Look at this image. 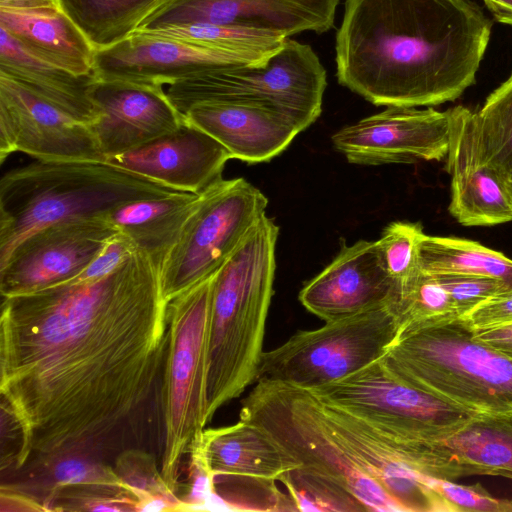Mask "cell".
Masks as SVG:
<instances>
[{
  "mask_svg": "<svg viewBox=\"0 0 512 512\" xmlns=\"http://www.w3.org/2000/svg\"><path fill=\"white\" fill-rule=\"evenodd\" d=\"M161 262L134 250L110 274L2 298V417L13 466L102 452L147 405L169 325Z\"/></svg>",
  "mask_w": 512,
  "mask_h": 512,
  "instance_id": "1",
  "label": "cell"
},
{
  "mask_svg": "<svg viewBox=\"0 0 512 512\" xmlns=\"http://www.w3.org/2000/svg\"><path fill=\"white\" fill-rule=\"evenodd\" d=\"M491 29L472 0H345L337 80L376 106L452 102L474 84Z\"/></svg>",
  "mask_w": 512,
  "mask_h": 512,
  "instance_id": "2",
  "label": "cell"
},
{
  "mask_svg": "<svg viewBox=\"0 0 512 512\" xmlns=\"http://www.w3.org/2000/svg\"><path fill=\"white\" fill-rule=\"evenodd\" d=\"M240 418L262 428L295 466L281 480L294 510L400 511L326 420L310 390L258 380Z\"/></svg>",
  "mask_w": 512,
  "mask_h": 512,
  "instance_id": "3",
  "label": "cell"
},
{
  "mask_svg": "<svg viewBox=\"0 0 512 512\" xmlns=\"http://www.w3.org/2000/svg\"><path fill=\"white\" fill-rule=\"evenodd\" d=\"M279 228L266 214L215 273L208 368V419L256 382L273 295Z\"/></svg>",
  "mask_w": 512,
  "mask_h": 512,
  "instance_id": "4",
  "label": "cell"
},
{
  "mask_svg": "<svg viewBox=\"0 0 512 512\" xmlns=\"http://www.w3.org/2000/svg\"><path fill=\"white\" fill-rule=\"evenodd\" d=\"M179 192L107 161L35 160L0 180V266L48 225L107 215L127 202Z\"/></svg>",
  "mask_w": 512,
  "mask_h": 512,
  "instance_id": "5",
  "label": "cell"
},
{
  "mask_svg": "<svg viewBox=\"0 0 512 512\" xmlns=\"http://www.w3.org/2000/svg\"><path fill=\"white\" fill-rule=\"evenodd\" d=\"M383 359L407 383L472 414H512V355L460 317L403 328Z\"/></svg>",
  "mask_w": 512,
  "mask_h": 512,
  "instance_id": "6",
  "label": "cell"
},
{
  "mask_svg": "<svg viewBox=\"0 0 512 512\" xmlns=\"http://www.w3.org/2000/svg\"><path fill=\"white\" fill-rule=\"evenodd\" d=\"M214 275L169 302L167 351L160 389V472L174 492L183 457L198 444L209 422L207 385Z\"/></svg>",
  "mask_w": 512,
  "mask_h": 512,
  "instance_id": "7",
  "label": "cell"
},
{
  "mask_svg": "<svg viewBox=\"0 0 512 512\" xmlns=\"http://www.w3.org/2000/svg\"><path fill=\"white\" fill-rule=\"evenodd\" d=\"M326 71L313 49L286 39L262 65L233 64L168 85V98L181 113L205 102H252L292 119L301 132L321 114Z\"/></svg>",
  "mask_w": 512,
  "mask_h": 512,
  "instance_id": "8",
  "label": "cell"
},
{
  "mask_svg": "<svg viewBox=\"0 0 512 512\" xmlns=\"http://www.w3.org/2000/svg\"><path fill=\"white\" fill-rule=\"evenodd\" d=\"M400 325L394 304H385L302 330L263 352L257 379L313 389L347 377L385 355Z\"/></svg>",
  "mask_w": 512,
  "mask_h": 512,
  "instance_id": "9",
  "label": "cell"
},
{
  "mask_svg": "<svg viewBox=\"0 0 512 512\" xmlns=\"http://www.w3.org/2000/svg\"><path fill=\"white\" fill-rule=\"evenodd\" d=\"M267 197L244 178L213 184L200 194L160 266L165 298L171 301L214 275L266 214Z\"/></svg>",
  "mask_w": 512,
  "mask_h": 512,
  "instance_id": "10",
  "label": "cell"
},
{
  "mask_svg": "<svg viewBox=\"0 0 512 512\" xmlns=\"http://www.w3.org/2000/svg\"><path fill=\"white\" fill-rule=\"evenodd\" d=\"M308 390L322 402L408 440L442 438L475 415L407 383L383 357L347 377Z\"/></svg>",
  "mask_w": 512,
  "mask_h": 512,
  "instance_id": "11",
  "label": "cell"
},
{
  "mask_svg": "<svg viewBox=\"0 0 512 512\" xmlns=\"http://www.w3.org/2000/svg\"><path fill=\"white\" fill-rule=\"evenodd\" d=\"M119 233L107 215L60 221L33 232L0 266L1 297L74 279Z\"/></svg>",
  "mask_w": 512,
  "mask_h": 512,
  "instance_id": "12",
  "label": "cell"
},
{
  "mask_svg": "<svg viewBox=\"0 0 512 512\" xmlns=\"http://www.w3.org/2000/svg\"><path fill=\"white\" fill-rule=\"evenodd\" d=\"M331 139L353 164L441 161L449 148L450 111L390 106L341 128Z\"/></svg>",
  "mask_w": 512,
  "mask_h": 512,
  "instance_id": "13",
  "label": "cell"
},
{
  "mask_svg": "<svg viewBox=\"0 0 512 512\" xmlns=\"http://www.w3.org/2000/svg\"><path fill=\"white\" fill-rule=\"evenodd\" d=\"M15 152L45 161H107L90 125L0 74V162Z\"/></svg>",
  "mask_w": 512,
  "mask_h": 512,
  "instance_id": "14",
  "label": "cell"
},
{
  "mask_svg": "<svg viewBox=\"0 0 512 512\" xmlns=\"http://www.w3.org/2000/svg\"><path fill=\"white\" fill-rule=\"evenodd\" d=\"M340 0H165L138 30L186 24H224L286 38L331 29Z\"/></svg>",
  "mask_w": 512,
  "mask_h": 512,
  "instance_id": "15",
  "label": "cell"
},
{
  "mask_svg": "<svg viewBox=\"0 0 512 512\" xmlns=\"http://www.w3.org/2000/svg\"><path fill=\"white\" fill-rule=\"evenodd\" d=\"M450 111L446 171L451 178L448 210L463 226H494L512 221L504 181L488 161L476 112L464 106Z\"/></svg>",
  "mask_w": 512,
  "mask_h": 512,
  "instance_id": "16",
  "label": "cell"
},
{
  "mask_svg": "<svg viewBox=\"0 0 512 512\" xmlns=\"http://www.w3.org/2000/svg\"><path fill=\"white\" fill-rule=\"evenodd\" d=\"M399 285L384 268L376 241L343 245L336 257L299 292L307 311L325 322L395 304Z\"/></svg>",
  "mask_w": 512,
  "mask_h": 512,
  "instance_id": "17",
  "label": "cell"
},
{
  "mask_svg": "<svg viewBox=\"0 0 512 512\" xmlns=\"http://www.w3.org/2000/svg\"><path fill=\"white\" fill-rule=\"evenodd\" d=\"M407 458L416 471L439 479L474 475L512 479V414L474 415L442 438L410 440Z\"/></svg>",
  "mask_w": 512,
  "mask_h": 512,
  "instance_id": "18",
  "label": "cell"
},
{
  "mask_svg": "<svg viewBox=\"0 0 512 512\" xmlns=\"http://www.w3.org/2000/svg\"><path fill=\"white\" fill-rule=\"evenodd\" d=\"M90 96L100 111L91 127L106 159L170 133L185 121L163 86L97 78Z\"/></svg>",
  "mask_w": 512,
  "mask_h": 512,
  "instance_id": "19",
  "label": "cell"
},
{
  "mask_svg": "<svg viewBox=\"0 0 512 512\" xmlns=\"http://www.w3.org/2000/svg\"><path fill=\"white\" fill-rule=\"evenodd\" d=\"M197 449L211 470L215 486L239 480L254 489L268 510H290L291 502L277 488L295 466L259 426L239 419L235 424L205 429Z\"/></svg>",
  "mask_w": 512,
  "mask_h": 512,
  "instance_id": "20",
  "label": "cell"
},
{
  "mask_svg": "<svg viewBox=\"0 0 512 512\" xmlns=\"http://www.w3.org/2000/svg\"><path fill=\"white\" fill-rule=\"evenodd\" d=\"M230 159L218 140L185 120L174 131L107 162L177 191L200 194L223 179Z\"/></svg>",
  "mask_w": 512,
  "mask_h": 512,
  "instance_id": "21",
  "label": "cell"
},
{
  "mask_svg": "<svg viewBox=\"0 0 512 512\" xmlns=\"http://www.w3.org/2000/svg\"><path fill=\"white\" fill-rule=\"evenodd\" d=\"M233 64L243 63L202 46L137 30L113 46L96 50L94 73L100 80L163 86Z\"/></svg>",
  "mask_w": 512,
  "mask_h": 512,
  "instance_id": "22",
  "label": "cell"
},
{
  "mask_svg": "<svg viewBox=\"0 0 512 512\" xmlns=\"http://www.w3.org/2000/svg\"><path fill=\"white\" fill-rule=\"evenodd\" d=\"M320 404L328 423L358 457L367 473L389 494L400 511L446 512L442 501L432 489L431 476L414 470L403 461L391 433L339 407L321 400Z\"/></svg>",
  "mask_w": 512,
  "mask_h": 512,
  "instance_id": "23",
  "label": "cell"
},
{
  "mask_svg": "<svg viewBox=\"0 0 512 512\" xmlns=\"http://www.w3.org/2000/svg\"><path fill=\"white\" fill-rule=\"evenodd\" d=\"M184 117L218 140L232 159L247 163L270 161L301 132L285 114L252 102L200 103Z\"/></svg>",
  "mask_w": 512,
  "mask_h": 512,
  "instance_id": "24",
  "label": "cell"
},
{
  "mask_svg": "<svg viewBox=\"0 0 512 512\" xmlns=\"http://www.w3.org/2000/svg\"><path fill=\"white\" fill-rule=\"evenodd\" d=\"M0 28L33 56L77 75L94 73L96 49L60 4L0 9Z\"/></svg>",
  "mask_w": 512,
  "mask_h": 512,
  "instance_id": "25",
  "label": "cell"
},
{
  "mask_svg": "<svg viewBox=\"0 0 512 512\" xmlns=\"http://www.w3.org/2000/svg\"><path fill=\"white\" fill-rule=\"evenodd\" d=\"M0 74L82 123L92 126L100 117L90 96L95 73L77 75L49 64L26 51L2 28Z\"/></svg>",
  "mask_w": 512,
  "mask_h": 512,
  "instance_id": "26",
  "label": "cell"
},
{
  "mask_svg": "<svg viewBox=\"0 0 512 512\" xmlns=\"http://www.w3.org/2000/svg\"><path fill=\"white\" fill-rule=\"evenodd\" d=\"M200 194L179 191L127 202L111 210L107 218L136 248L162 262L195 209Z\"/></svg>",
  "mask_w": 512,
  "mask_h": 512,
  "instance_id": "27",
  "label": "cell"
},
{
  "mask_svg": "<svg viewBox=\"0 0 512 512\" xmlns=\"http://www.w3.org/2000/svg\"><path fill=\"white\" fill-rule=\"evenodd\" d=\"M140 31L218 51L246 65L264 64L287 39L264 30L207 23L174 25Z\"/></svg>",
  "mask_w": 512,
  "mask_h": 512,
  "instance_id": "28",
  "label": "cell"
},
{
  "mask_svg": "<svg viewBox=\"0 0 512 512\" xmlns=\"http://www.w3.org/2000/svg\"><path fill=\"white\" fill-rule=\"evenodd\" d=\"M96 50L113 46L137 31L165 0H58Z\"/></svg>",
  "mask_w": 512,
  "mask_h": 512,
  "instance_id": "29",
  "label": "cell"
},
{
  "mask_svg": "<svg viewBox=\"0 0 512 512\" xmlns=\"http://www.w3.org/2000/svg\"><path fill=\"white\" fill-rule=\"evenodd\" d=\"M418 264L428 273L491 277L512 292V259L472 240L425 234L420 242Z\"/></svg>",
  "mask_w": 512,
  "mask_h": 512,
  "instance_id": "30",
  "label": "cell"
},
{
  "mask_svg": "<svg viewBox=\"0 0 512 512\" xmlns=\"http://www.w3.org/2000/svg\"><path fill=\"white\" fill-rule=\"evenodd\" d=\"M476 121L488 161L507 180L512 177V74L487 97Z\"/></svg>",
  "mask_w": 512,
  "mask_h": 512,
  "instance_id": "31",
  "label": "cell"
},
{
  "mask_svg": "<svg viewBox=\"0 0 512 512\" xmlns=\"http://www.w3.org/2000/svg\"><path fill=\"white\" fill-rule=\"evenodd\" d=\"M115 470L136 500V511H184V502L166 484L150 454L126 450L118 456Z\"/></svg>",
  "mask_w": 512,
  "mask_h": 512,
  "instance_id": "32",
  "label": "cell"
},
{
  "mask_svg": "<svg viewBox=\"0 0 512 512\" xmlns=\"http://www.w3.org/2000/svg\"><path fill=\"white\" fill-rule=\"evenodd\" d=\"M394 312L400 331L408 326L459 317L435 277L420 269L400 287Z\"/></svg>",
  "mask_w": 512,
  "mask_h": 512,
  "instance_id": "33",
  "label": "cell"
},
{
  "mask_svg": "<svg viewBox=\"0 0 512 512\" xmlns=\"http://www.w3.org/2000/svg\"><path fill=\"white\" fill-rule=\"evenodd\" d=\"M424 235L418 222L394 221L376 240L384 268L399 287L418 269L419 247Z\"/></svg>",
  "mask_w": 512,
  "mask_h": 512,
  "instance_id": "34",
  "label": "cell"
},
{
  "mask_svg": "<svg viewBox=\"0 0 512 512\" xmlns=\"http://www.w3.org/2000/svg\"><path fill=\"white\" fill-rule=\"evenodd\" d=\"M46 467L55 482V489L81 486L88 489L128 492L126 483L115 468L96 461V458L67 456L53 461Z\"/></svg>",
  "mask_w": 512,
  "mask_h": 512,
  "instance_id": "35",
  "label": "cell"
},
{
  "mask_svg": "<svg viewBox=\"0 0 512 512\" xmlns=\"http://www.w3.org/2000/svg\"><path fill=\"white\" fill-rule=\"evenodd\" d=\"M430 274L448 293L459 317L490 298L511 293L501 281L487 276L466 273Z\"/></svg>",
  "mask_w": 512,
  "mask_h": 512,
  "instance_id": "36",
  "label": "cell"
},
{
  "mask_svg": "<svg viewBox=\"0 0 512 512\" xmlns=\"http://www.w3.org/2000/svg\"><path fill=\"white\" fill-rule=\"evenodd\" d=\"M431 486L446 512H512V499L493 497L479 483L462 485L432 477Z\"/></svg>",
  "mask_w": 512,
  "mask_h": 512,
  "instance_id": "37",
  "label": "cell"
},
{
  "mask_svg": "<svg viewBox=\"0 0 512 512\" xmlns=\"http://www.w3.org/2000/svg\"><path fill=\"white\" fill-rule=\"evenodd\" d=\"M136 249L134 244L126 236L119 233L78 276L68 282H89L98 280L117 269Z\"/></svg>",
  "mask_w": 512,
  "mask_h": 512,
  "instance_id": "38",
  "label": "cell"
},
{
  "mask_svg": "<svg viewBox=\"0 0 512 512\" xmlns=\"http://www.w3.org/2000/svg\"><path fill=\"white\" fill-rule=\"evenodd\" d=\"M472 329L512 322V292L490 298L460 317Z\"/></svg>",
  "mask_w": 512,
  "mask_h": 512,
  "instance_id": "39",
  "label": "cell"
},
{
  "mask_svg": "<svg viewBox=\"0 0 512 512\" xmlns=\"http://www.w3.org/2000/svg\"><path fill=\"white\" fill-rule=\"evenodd\" d=\"M473 330L478 339L512 355V322Z\"/></svg>",
  "mask_w": 512,
  "mask_h": 512,
  "instance_id": "40",
  "label": "cell"
},
{
  "mask_svg": "<svg viewBox=\"0 0 512 512\" xmlns=\"http://www.w3.org/2000/svg\"><path fill=\"white\" fill-rule=\"evenodd\" d=\"M32 497L11 489H1V511H46L45 506Z\"/></svg>",
  "mask_w": 512,
  "mask_h": 512,
  "instance_id": "41",
  "label": "cell"
},
{
  "mask_svg": "<svg viewBox=\"0 0 512 512\" xmlns=\"http://www.w3.org/2000/svg\"><path fill=\"white\" fill-rule=\"evenodd\" d=\"M495 19L512 26V0H483Z\"/></svg>",
  "mask_w": 512,
  "mask_h": 512,
  "instance_id": "42",
  "label": "cell"
},
{
  "mask_svg": "<svg viewBox=\"0 0 512 512\" xmlns=\"http://www.w3.org/2000/svg\"><path fill=\"white\" fill-rule=\"evenodd\" d=\"M57 3L58 0H0V9H29Z\"/></svg>",
  "mask_w": 512,
  "mask_h": 512,
  "instance_id": "43",
  "label": "cell"
},
{
  "mask_svg": "<svg viewBox=\"0 0 512 512\" xmlns=\"http://www.w3.org/2000/svg\"><path fill=\"white\" fill-rule=\"evenodd\" d=\"M504 187H505V191H506L509 203L512 208V177H510L504 181Z\"/></svg>",
  "mask_w": 512,
  "mask_h": 512,
  "instance_id": "44",
  "label": "cell"
}]
</instances>
